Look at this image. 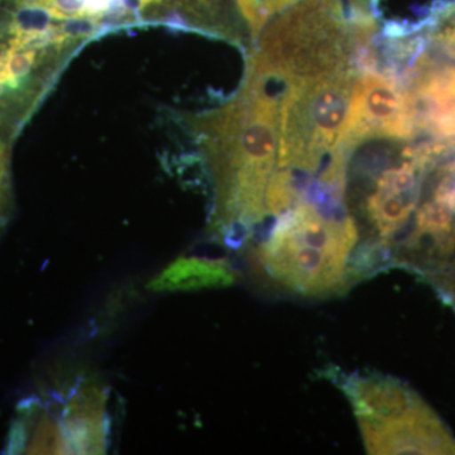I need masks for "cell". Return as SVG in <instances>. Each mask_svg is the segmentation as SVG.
Returning a JSON list of instances; mask_svg holds the SVG:
<instances>
[{
    "label": "cell",
    "instance_id": "cell-6",
    "mask_svg": "<svg viewBox=\"0 0 455 455\" xmlns=\"http://www.w3.org/2000/svg\"><path fill=\"white\" fill-rule=\"evenodd\" d=\"M416 130L414 108L403 84L363 64L334 152L344 154L368 140H407Z\"/></svg>",
    "mask_w": 455,
    "mask_h": 455
},
{
    "label": "cell",
    "instance_id": "cell-5",
    "mask_svg": "<svg viewBox=\"0 0 455 455\" xmlns=\"http://www.w3.org/2000/svg\"><path fill=\"white\" fill-rule=\"evenodd\" d=\"M358 70L283 86L277 171L296 184L319 178L339 142Z\"/></svg>",
    "mask_w": 455,
    "mask_h": 455
},
{
    "label": "cell",
    "instance_id": "cell-10",
    "mask_svg": "<svg viewBox=\"0 0 455 455\" xmlns=\"http://www.w3.org/2000/svg\"><path fill=\"white\" fill-rule=\"evenodd\" d=\"M11 143L0 139V233L7 227L13 211Z\"/></svg>",
    "mask_w": 455,
    "mask_h": 455
},
{
    "label": "cell",
    "instance_id": "cell-2",
    "mask_svg": "<svg viewBox=\"0 0 455 455\" xmlns=\"http://www.w3.org/2000/svg\"><path fill=\"white\" fill-rule=\"evenodd\" d=\"M359 233L346 203L305 196L248 247L259 276L304 298L343 295L358 283Z\"/></svg>",
    "mask_w": 455,
    "mask_h": 455
},
{
    "label": "cell",
    "instance_id": "cell-9",
    "mask_svg": "<svg viewBox=\"0 0 455 455\" xmlns=\"http://www.w3.org/2000/svg\"><path fill=\"white\" fill-rule=\"evenodd\" d=\"M243 17L251 38L256 41L272 18L300 0H235Z\"/></svg>",
    "mask_w": 455,
    "mask_h": 455
},
{
    "label": "cell",
    "instance_id": "cell-7",
    "mask_svg": "<svg viewBox=\"0 0 455 455\" xmlns=\"http://www.w3.org/2000/svg\"><path fill=\"white\" fill-rule=\"evenodd\" d=\"M57 419L68 454H104L110 420L107 391L99 383L83 381L66 395Z\"/></svg>",
    "mask_w": 455,
    "mask_h": 455
},
{
    "label": "cell",
    "instance_id": "cell-3",
    "mask_svg": "<svg viewBox=\"0 0 455 455\" xmlns=\"http://www.w3.org/2000/svg\"><path fill=\"white\" fill-rule=\"evenodd\" d=\"M376 18L341 0H300L265 26L245 74L283 85L358 70Z\"/></svg>",
    "mask_w": 455,
    "mask_h": 455
},
{
    "label": "cell",
    "instance_id": "cell-8",
    "mask_svg": "<svg viewBox=\"0 0 455 455\" xmlns=\"http://www.w3.org/2000/svg\"><path fill=\"white\" fill-rule=\"evenodd\" d=\"M235 280V271L227 260L180 257L148 283V289L154 292L220 289Z\"/></svg>",
    "mask_w": 455,
    "mask_h": 455
},
{
    "label": "cell",
    "instance_id": "cell-1",
    "mask_svg": "<svg viewBox=\"0 0 455 455\" xmlns=\"http://www.w3.org/2000/svg\"><path fill=\"white\" fill-rule=\"evenodd\" d=\"M187 124L211 178L212 232L228 247L247 248L265 224L277 172L280 95L245 74L227 103L188 116Z\"/></svg>",
    "mask_w": 455,
    "mask_h": 455
},
{
    "label": "cell",
    "instance_id": "cell-4",
    "mask_svg": "<svg viewBox=\"0 0 455 455\" xmlns=\"http://www.w3.org/2000/svg\"><path fill=\"white\" fill-rule=\"evenodd\" d=\"M370 454H455L447 425L405 383L379 373L341 379Z\"/></svg>",
    "mask_w": 455,
    "mask_h": 455
}]
</instances>
